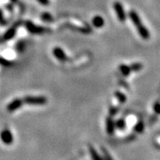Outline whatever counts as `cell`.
<instances>
[{"instance_id":"1","label":"cell","mask_w":160,"mask_h":160,"mask_svg":"<svg viewBox=\"0 0 160 160\" xmlns=\"http://www.w3.org/2000/svg\"><path fill=\"white\" fill-rule=\"evenodd\" d=\"M129 17H130L131 21H132L133 25L137 27L138 34H140L141 38L143 39H149L150 36V32L144 26V25L142 24V21H141V18H140L139 15L137 13V12H135L134 10L131 11L129 12Z\"/></svg>"},{"instance_id":"2","label":"cell","mask_w":160,"mask_h":160,"mask_svg":"<svg viewBox=\"0 0 160 160\" xmlns=\"http://www.w3.org/2000/svg\"><path fill=\"white\" fill-rule=\"evenodd\" d=\"M22 101L23 103L32 105H42L48 102V99L45 97H31V96L24 97Z\"/></svg>"},{"instance_id":"3","label":"cell","mask_w":160,"mask_h":160,"mask_svg":"<svg viewBox=\"0 0 160 160\" xmlns=\"http://www.w3.org/2000/svg\"><path fill=\"white\" fill-rule=\"evenodd\" d=\"M0 138L2 143L7 145H12L13 143V135L12 132L9 129H3L0 133Z\"/></svg>"},{"instance_id":"4","label":"cell","mask_w":160,"mask_h":160,"mask_svg":"<svg viewBox=\"0 0 160 160\" xmlns=\"http://www.w3.org/2000/svg\"><path fill=\"white\" fill-rule=\"evenodd\" d=\"M114 9L115 11L118 19L120 21H125L126 20V13L124 12V8L122 5L121 4V2H114Z\"/></svg>"},{"instance_id":"5","label":"cell","mask_w":160,"mask_h":160,"mask_svg":"<svg viewBox=\"0 0 160 160\" xmlns=\"http://www.w3.org/2000/svg\"><path fill=\"white\" fill-rule=\"evenodd\" d=\"M25 26L27 28V30L32 33V34H42L45 32L44 28L41 27V26H38V25H35L32 22H26L25 24Z\"/></svg>"},{"instance_id":"6","label":"cell","mask_w":160,"mask_h":160,"mask_svg":"<svg viewBox=\"0 0 160 160\" xmlns=\"http://www.w3.org/2000/svg\"><path fill=\"white\" fill-rule=\"evenodd\" d=\"M23 104V101L21 99H19V98H17V99H14L12 102L8 105L7 106V110L8 112H13L15 110H18L21 105Z\"/></svg>"},{"instance_id":"7","label":"cell","mask_w":160,"mask_h":160,"mask_svg":"<svg viewBox=\"0 0 160 160\" xmlns=\"http://www.w3.org/2000/svg\"><path fill=\"white\" fill-rule=\"evenodd\" d=\"M52 52L54 57L60 61H65L67 60V56L61 48H54Z\"/></svg>"},{"instance_id":"8","label":"cell","mask_w":160,"mask_h":160,"mask_svg":"<svg viewBox=\"0 0 160 160\" xmlns=\"http://www.w3.org/2000/svg\"><path fill=\"white\" fill-rule=\"evenodd\" d=\"M105 128H106V132L109 135H113L115 131V123L114 121L111 117H108L106 118V122H105Z\"/></svg>"},{"instance_id":"9","label":"cell","mask_w":160,"mask_h":160,"mask_svg":"<svg viewBox=\"0 0 160 160\" xmlns=\"http://www.w3.org/2000/svg\"><path fill=\"white\" fill-rule=\"evenodd\" d=\"M89 150V154H90L91 158H92V160H103L102 157L100 155V154L97 151L95 148L92 146V145H89L88 148Z\"/></svg>"},{"instance_id":"10","label":"cell","mask_w":160,"mask_h":160,"mask_svg":"<svg viewBox=\"0 0 160 160\" xmlns=\"http://www.w3.org/2000/svg\"><path fill=\"white\" fill-rule=\"evenodd\" d=\"M104 24H105V21L100 16H96L94 17V18L92 19V25L97 28H101L102 26H104Z\"/></svg>"},{"instance_id":"11","label":"cell","mask_w":160,"mask_h":160,"mask_svg":"<svg viewBox=\"0 0 160 160\" xmlns=\"http://www.w3.org/2000/svg\"><path fill=\"white\" fill-rule=\"evenodd\" d=\"M15 34H16V28L15 27L11 28V29H9V30L6 32V34H5L4 36H3V38H4V40L11 39V38H12L13 37L15 36Z\"/></svg>"},{"instance_id":"12","label":"cell","mask_w":160,"mask_h":160,"mask_svg":"<svg viewBox=\"0 0 160 160\" xmlns=\"http://www.w3.org/2000/svg\"><path fill=\"white\" fill-rule=\"evenodd\" d=\"M119 70L121 71V73L122 74V75L124 76H128L131 73V68L130 66L126 65H119Z\"/></svg>"},{"instance_id":"13","label":"cell","mask_w":160,"mask_h":160,"mask_svg":"<svg viewBox=\"0 0 160 160\" xmlns=\"http://www.w3.org/2000/svg\"><path fill=\"white\" fill-rule=\"evenodd\" d=\"M114 123H115V128L118 130H124L126 128V122L124 119H122V118L117 120L116 122H114Z\"/></svg>"},{"instance_id":"14","label":"cell","mask_w":160,"mask_h":160,"mask_svg":"<svg viewBox=\"0 0 160 160\" xmlns=\"http://www.w3.org/2000/svg\"><path fill=\"white\" fill-rule=\"evenodd\" d=\"M101 152H102V158H103V160H114L110 154V153H109V151L105 148L101 147Z\"/></svg>"},{"instance_id":"15","label":"cell","mask_w":160,"mask_h":160,"mask_svg":"<svg viewBox=\"0 0 160 160\" xmlns=\"http://www.w3.org/2000/svg\"><path fill=\"white\" fill-rule=\"evenodd\" d=\"M144 128H145V126H144V122L142 121H140L139 122H137V125L134 128V131L137 133H141L143 132Z\"/></svg>"},{"instance_id":"16","label":"cell","mask_w":160,"mask_h":160,"mask_svg":"<svg viewBox=\"0 0 160 160\" xmlns=\"http://www.w3.org/2000/svg\"><path fill=\"white\" fill-rule=\"evenodd\" d=\"M115 97H117V99L120 101V103H124L127 100V98H126V97H125L124 94L121 92H116Z\"/></svg>"},{"instance_id":"17","label":"cell","mask_w":160,"mask_h":160,"mask_svg":"<svg viewBox=\"0 0 160 160\" xmlns=\"http://www.w3.org/2000/svg\"><path fill=\"white\" fill-rule=\"evenodd\" d=\"M142 65L140 63H135V64H132V65H131L130 68H131V70L132 71H139L142 69Z\"/></svg>"},{"instance_id":"18","label":"cell","mask_w":160,"mask_h":160,"mask_svg":"<svg viewBox=\"0 0 160 160\" xmlns=\"http://www.w3.org/2000/svg\"><path fill=\"white\" fill-rule=\"evenodd\" d=\"M0 65H2V66H4V67H8V66H11V65H12V62L9 61H8L5 58H2V57H0Z\"/></svg>"},{"instance_id":"19","label":"cell","mask_w":160,"mask_h":160,"mask_svg":"<svg viewBox=\"0 0 160 160\" xmlns=\"http://www.w3.org/2000/svg\"><path fill=\"white\" fill-rule=\"evenodd\" d=\"M42 21H47V22H48V21H52V17L49 13H43L42 15Z\"/></svg>"},{"instance_id":"20","label":"cell","mask_w":160,"mask_h":160,"mask_svg":"<svg viewBox=\"0 0 160 160\" xmlns=\"http://www.w3.org/2000/svg\"><path fill=\"white\" fill-rule=\"evenodd\" d=\"M154 110L156 114H160V104L159 103H156L155 105H154Z\"/></svg>"},{"instance_id":"21","label":"cell","mask_w":160,"mask_h":160,"mask_svg":"<svg viewBox=\"0 0 160 160\" xmlns=\"http://www.w3.org/2000/svg\"><path fill=\"white\" fill-rule=\"evenodd\" d=\"M0 25H6V21L4 20V17H3L2 12L1 11H0Z\"/></svg>"},{"instance_id":"22","label":"cell","mask_w":160,"mask_h":160,"mask_svg":"<svg viewBox=\"0 0 160 160\" xmlns=\"http://www.w3.org/2000/svg\"><path fill=\"white\" fill-rule=\"evenodd\" d=\"M118 112V108H114V107H111L110 110V114L111 115H114Z\"/></svg>"},{"instance_id":"23","label":"cell","mask_w":160,"mask_h":160,"mask_svg":"<svg viewBox=\"0 0 160 160\" xmlns=\"http://www.w3.org/2000/svg\"><path fill=\"white\" fill-rule=\"evenodd\" d=\"M38 1L41 4L44 5V6H47V5L49 4V0H38Z\"/></svg>"},{"instance_id":"24","label":"cell","mask_w":160,"mask_h":160,"mask_svg":"<svg viewBox=\"0 0 160 160\" xmlns=\"http://www.w3.org/2000/svg\"><path fill=\"white\" fill-rule=\"evenodd\" d=\"M13 1H15V0H13Z\"/></svg>"}]
</instances>
